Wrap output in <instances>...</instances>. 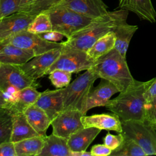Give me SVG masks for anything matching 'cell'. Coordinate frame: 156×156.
Returning a JSON list of instances; mask_svg holds the SVG:
<instances>
[{
    "label": "cell",
    "instance_id": "obj_1",
    "mask_svg": "<svg viewBox=\"0 0 156 156\" xmlns=\"http://www.w3.org/2000/svg\"><path fill=\"white\" fill-rule=\"evenodd\" d=\"M155 78L146 82L134 81L126 89L119 92L114 99H110L105 107L117 115L121 121H144V93Z\"/></svg>",
    "mask_w": 156,
    "mask_h": 156
},
{
    "label": "cell",
    "instance_id": "obj_2",
    "mask_svg": "<svg viewBox=\"0 0 156 156\" xmlns=\"http://www.w3.org/2000/svg\"><path fill=\"white\" fill-rule=\"evenodd\" d=\"M128 12L124 9L108 12L74 33L62 44L87 52L98 39L108 32L113 31L120 23L127 21Z\"/></svg>",
    "mask_w": 156,
    "mask_h": 156
},
{
    "label": "cell",
    "instance_id": "obj_3",
    "mask_svg": "<svg viewBox=\"0 0 156 156\" xmlns=\"http://www.w3.org/2000/svg\"><path fill=\"white\" fill-rule=\"evenodd\" d=\"M91 68L99 78L112 83L119 92L128 87L135 80L129 69L126 58L115 48L96 60Z\"/></svg>",
    "mask_w": 156,
    "mask_h": 156
},
{
    "label": "cell",
    "instance_id": "obj_4",
    "mask_svg": "<svg viewBox=\"0 0 156 156\" xmlns=\"http://www.w3.org/2000/svg\"><path fill=\"white\" fill-rule=\"evenodd\" d=\"M98 75L91 68L77 77L63 89V110H77L86 115V105L88 94Z\"/></svg>",
    "mask_w": 156,
    "mask_h": 156
},
{
    "label": "cell",
    "instance_id": "obj_5",
    "mask_svg": "<svg viewBox=\"0 0 156 156\" xmlns=\"http://www.w3.org/2000/svg\"><path fill=\"white\" fill-rule=\"evenodd\" d=\"M46 12L50 17L52 30L62 34L67 38L96 19L77 13L61 5H57Z\"/></svg>",
    "mask_w": 156,
    "mask_h": 156
},
{
    "label": "cell",
    "instance_id": "obj_6",
    "mask_svg": "<svg viewBox=\"0 0 156 156\" xmlns=\"http://www.w3.org/2000/svg\"><path fill=\"white\" fill-rule=\"evenodd\" d=\"M121 133L136 142L147 155H156V129L151 125L138 121H121Z\"/></svg>",
    "mask_w": 156,
    "mask_h": 156
},
{
    "label": "cell",
    "instance_id": "obj_7",
    "mask_svg": "<svg viewBox=\"0 0 156 156\" xmlns=\"http://www.w3.org/2000/svg\"><path fill=\"white\" fill-rule=\"evenodd\" d=\"M94 62V61L88 57L87 52L63 45L59 57L48 69L45 75L49 74L56 69L77 73L91 68Z\"/></svg>",
    "mask_w": 156,
    "mask_h": 156
},
{
    "label": "cell",
    "instance_id": "obj_8",
    "mask_svg": "<svg viewBox=\"0 0 156 156\" xmlns=\"http://www.w3.org/2000/svg\"><path fill=\"white\" fill-rule=\"evenodd\" d=\"M2 44H11L16 46L32 51L35 55L62 47V43L52 42L43 39L38 34L24 30L16 33L0 41Z\"/></svg>",
    "mask_w": 156,
    "mask_h": 156
},
{
    "label": "cell",
    "instance_id": "obj_9",
    "mask_svg": "<svg viewBox=\"0 0 156 156\" xmlns=\"http://www.w3.org/2000/svg\"><path fill=\"white\" fill-rule=\"evenodd\" d=\"M36 80L29 78L19 65L1 63L0 65V90L2 92L9 87L21 90L27 87L38 88Z\"/></svg>",
    "mask_w": 156,
    "mask_h": 156
},
{
    "label": "cell",
    "instance_id": "obj_10",
    "mask_svg": "<svg viewBox=\"0 0 156 156\" xmlns=\"http://www.w3.org/2000/svg\"><path fill=\"white\" fill-rule=\"evenodd\" d=\"M83 115L77 110H66L60 113L52 121V133L66 139L83 127L81 118Z\"/></svg>",
    "mask_w": 156,
    "mask_h": 156
},
{
    "label": "cell",
    "instance_id": "obj_11",
    "mask_svg": "<svg viewBox=\"0 0 156 156\" xmlns=\"http://www.w3.org/2000/svg\"><path fill=\"white\" fill-rule=\"evenodd\" d=\"M61 48L54 49L35 55L27 62L19 66L26 76L34 80H37L45 76L46 71L59 57Z\"/></svg>",
    "mask_w": 156,
    "mask_h": 156
},
{
    "label": "cell",
    "instance_id": "obj_12",
    "mask_svg": "<svg viewBox=\"0 0 156 156\" xmlns=\"http://www.w3.org/2000/svg\"><path fill=\"white\" fill-rule=\"evenodd\" d=\"M35 15L18 12L0 20V41L20 31L27 30Z\"/></svg>",
    "mask_w": 156,
    "mask_h": 156
},
{
    "label": "cell",
    "instance_id": "obj_13",
    "mask_svg": "<svg viewBox=\"0 0 156 156\" xmlns=\"http://www.w3.org/2000/svg\"><path fill=\"white\" fill-rule=\"evenodd\" d=\"M58 5L92 18L102 16L108 12L102 0H63Z\"/></svg>",
    "mask_w": 156,
    "mask_h": 156
},
{
    "label": "cell",
    "instance_id": "obj_14",
    "mask_svg": "<svg viewBox=\"0 0 156 156\" xmlns=\"http://www.w3.org/2000/svg\"><path fill=\"white\" fill-rule=\"evenodd\" d=\"M63 88L54 90H47L41 94L34 105L41 108L52 121L63 110Z\"/></svg>",
    "mask_w": 156,
    "mask_h": 156
},
{
    "label": "cell",
    "instance_id": "obj_15",
    "mask_svg": "<svg viewBox=\"0 0 156 156\" xmlns=\"http://www.w3.org/2000/svg\"><path fill=\"white\" fill-rule=\"evenodd\" d=\"M116 93H119V91L112 83L101 79L100 83L95 88H92L88 94L86 112L94 107H105L111 97Z\"/></svg>",
    "mask_w": 156,
    "mask_h": 156
},
{
    "label": "cell",
    "instance_id": "obj_16",
    "mask_svg": "<svg viewBox=\"0 0 156 156\" xmlns=\"http://www.w3.org/2000/svg\"><path fill=\"white\" fill-rule=\"evenodd\" d=\"M81 121L84 127H93L101 130H113L117 133L122 132L121 121L115 114H95L90 116L83 115Z\"/></svg>",
    "mask_w": 156,
    "mask_h": 156
},
{
    "label": "cell",
    "instance_id": "obj_17",
    "mask_svg": "<svg viewBox=\"0 0 156 156\" xmlns=\"http://www.w3.org/2000/svg\"><path fill=\"white\" fill-rule=\"evenodd\" d=\"M120 9L130 11L136 14L141 20L151 23L156 21V11L151 0H118Z\"/></svg>",
    "mask_w": 156,
    "mask_h": 156
},
{
    "label": "cell",
    "instance_id": "obj_18",
    "mask_svg": "<svg viewBox=\"0 0 156 156\" xmlns=\"http://www.w3.org/2000/svg\"><path fill=\"white\" fill-rule=\"evenodd\" d=\"M35 55L29 49H25L11 44L0 43V62L1 63L21 65Z\"/></svg>",
    "mask_w": 156,
    "mask_h": 156
},
{
    "label": "cell",
    "instance_id": "obj_19",
    "mask_svg": "<svg viewBox=\"0 0 156 156\" xmlns=\"http://www.w3.org/2000/svg\"><path fill=\"white\" fill-rule=\"evenodd\" d=\"M101 130L96 127H82L73 133L68 139L71 152L85 151Z\"/></svg>",
    "mask_w": 156,
    "mask_h": 156
},
{
    "label": "cell",
    "instance_id": "obj_20",
    "mask_svg": "<svg viewBox=\"0 0 156 156\" xmlns=\"http://www.w3.org/2000/svg\"><path fill=\"white\" fill-rule=\"evenodd\" d=\"M40 135L30 126L22 112L13 113V126L10 141L13 143Z\"/></svg>",
    "mask_w": 156,
    "mask_h": 156
},
{
    "label": "cell",
    "instance_id": "obj_21",
    "mask_svg": "<svg viewBox=\"0 0 156 156\" xmlns=\"http://www.w3.org/2000/svg\"><path fill=\"white\" fill-rule=\"evenodd\" d=\"M23 112L33 129L40 135L46 136V130L51 123L47 114L34 104L27 107Z\"/></svg>",
    "mask_w": 156,
    "mask_h": 156
},
{
    "label": "cell",
    "instance_id": "obj_22",
    "mask_svg": "<svg viewBox=\"0 0 156 156\" xmlns=\"http://www.w3.org/2000/svg\"><path fill=\"white\" fill-rule=\"evenodd\" d=\"M39 156H71L68 139L53 133L45 136L43 147Z\"/></svg>",
    "mask_w": 156,
    "mask_h": 156
},
{
    "label": "cell",
    "instance_id": "obj_23",
    "mask_svg": "<svg viewBox=\"0 0 156 156\" xmlns=\"http://www.w3.org/2000/svg\"><path fill=\"white\" fill-rule=\"evenodd\" d=\"M137 29V26L129 24L124 21L118 24L113 30L116 38L115 48L124 58H126L130 41Z\"/></svg>",
    "mask_w": 156,
    "mask_h": 156
},
{
    "label": "cell",
    "instance_id": "obj_24",
    "mask_svg": "<svg viewBox=\"0 0 156 156\" xmlns=\"http://www.w3.org/2000/svg\"><path fill=\"white\" fill-rule=\"evenodd\" d=\"M44 137L36 136L14 143L16 156H39L43 147Z\"/></svg>",
    "mask_w": 156,
    "mask_h": 156
},
{
    "label": "cell",
    "instance_id": "obj_25",
    "mask_svg": "<svg viewBox=\"0 0 156 156\" xmlns=\"http://www.w3.org/2000/svg\"><path fill=\"white\" fill-rule=\"evenodd\" d=\"M115 35L111 31L98 39L87 51L88 57L93 61L107 54L115 46Z\"/></svg>",
    "mask_w": 156,
    "mask_h": 156
},
{
    "label": "cell",
    "instance_id": "obj_26",
    "mask_svg": "<svg viewBox=\"0 0 156 156\" xmlns=\"http://www.w3.org/2000/svg\"><path fill=\"white\" fill-rule=\"evenodd\" d=\"M34 87H27L20 90L18 92L17 101L10 107L14 112H22L28 107L34 105L38 100L41 92Z\"/></svg>",
    "mask_w": 156,
    "mask_h": 156
},
{
    "label": "cell",
    "instance_id": "obj_27",
    "mask_svg": "<svg viewBox=\"0 0 156 156\" xmlns=\"http://www.w3.org/2000/svg\"><path fill=\"white\" fill-rule=\"evenodd\" d=\"M13 113L9 107H0V143L10 141Z\"/></svg>",
    "mask_w": 156,
    "mask_h": 156
},
{
    "label": "cell",
    "instance_id": "obj_28",
    "mask_svg": "<svg viewBox=\"0 0 156 156\" xmlns=\"http://www.w3.org/2000/svg\"><path fill=\"white\" fill-rule=\"evenodd\" d=\"M112 156H144L147 155L144 150L133 140L124 137L121 145L112 151Z\"/></svg>",
    "mask_w": 156,
    "mask_h": 156
},
{
    "label": "cell",
    "instance_id": "obj_29",
    "mask_svg": "<svg viewBox=\"0 0 156 156\" xmlns=\"http://www.w3.org/2000/svg\"><path fill=\"white\" fill-rule=\"evenodd\" d=\"M27 30L36 34L52 30V23L48 13L43 12L37 15L29 25Z\"/></svg>",
    "mask_w": 156,
    "mask_h": 156
},
{
    "label": "cell",
    "instance_id": "obj_30",
    "mask_svg": "<svg viewBox=\"0 0 156 156\" xmlns=\"http://www.w3.org/2000/svg\"><path fill=\"white\" fill-rule=\"evenodd\" d=\"M63 0H32L24 12L37 15L58 5Z\"/></svg>",
    "mask_w": 156,
    "mask_h": 156
},
{
    "label": "cell",
    "instance_id": "obj_31",
    "mask_svg": "<svg viewBox=\"0 0 156 156\" xmlns=\"http://www.w3.org/2000/svg\"><path fill=\"white\" fill-rule=\"evenodd\" d=\"M71 76L72 73L63 69H56L49 74V79L55 88H61L69 84Z\"/></svg>",
    "mask_w": 156,
    "mask_h": 156
},
{
    "label": "cell",
    "instance_id": "obj_32",
    "mask_svg": "<svg viewBox=\"0 0 156 156\" xmlns=\"http://www.w3.org/2000/svg\"><path fill=\"white\" fill-rule=\"evenodd\" d=\"M21 11V0H0V20Z\"/></svg>",
    "mask_w": 156,
    "mask_h": 156
},
{
    "label": "cell",
    "instance_id": "obj_33",
    "mask_svg": "<svg viewBox=\"0 0 156 156\" xmlns=\"http://www.w3.org/2000/svg\"><path fill=\"white\" fill-rule=\"evenodd\" d=\"M144 122L152 126L156 123V97L145 103Z\"/></svg>",
    "mask_w": 156,
    "mask_h": 156
},
{
    "label": "cell",
    "instance_id": "obj_34",
    "mask_svg": "<svg viewBox=\"0 0 156 156\" xmlns=\"http://www.w3.org/2000/svg\"><path fill=\"white\" fill-rule=\"evenodd\" d=\"M124 140V136L121 133L118 135H113L109 132L103 138L104 144L112 151L119 147Z\"/></svg>",
    "mask_w": 156,
    "mask_h": 156
},
{
    "label": "cell",
    "instance_id": "obj_35",
    "mask_svg": "<svg viewBox=\"0 0 156 156\" xmlns=\"http://www.w3.org/2000/svg\"><path fill=\"white\" fill-rule=\"evenodd\" d=\"M112 150L104 144L94 145L90 151L91 156H107L110 155Z\"/></svg>",
    "mask_w": 156,
    "mask_h": 156
},
{
    "label": "cell",
    "instance_id": "obj_36",
    "mask_svg": "<svg viewBox=\"0 0 156 156\" xmlns=\"http://www.w3.org/2000/svg\"><path fill=\"white\" fill-rule=\"evenodd\" d=\"M0 156H16L15 143L12 141L0 143Z\"/></svg>",
    "mask_w": 156,
    "mask_h": 156
},
{
    "label": "cell",
    "instance_id": "obj_37",
    "mask_svg": "<svg viewBox=\"0 0 156 156\" xmlns=\"http://www.w3.org/2000/svg\"><path fill=\"white\" fill-rule=\"evenodd\" d=\"M38 35L40 36L43 39L47 41H52V42H57L58 41H61L63 39V38L65 37L62 34L54 30L41 33Z\"/></svg>",
    "mask_w": 156,
    "mask_h": 156
},
{
    "label": "cell",
    "instance_id": "obj_38",
    "mask_svg": "<svg viewBox=\"0 0 156 156\" xmlns=\"http://www.w3.org/2000/svg\"><path fill=\"white\" fill-rule=\"evenodd\" d=\"M156 97V77L152 82V83L148 87L144 93V98L146 102H149L151 99Z\"/></svg>",
    "mask_w": 156,
    "mask_h": 156
},
{
    "label": "cell",
    "instance_id": "obj_39",
    "mask_svg": "<svg viewBox=\"0 0 156 156\" xmlns=\"http://www.w3.org/2000/svg\"><path fill=\"white\" fill-rule=\"evenodd\" d=\"M71 156H91V152L88 151H79V152H71Z\"/></svg>",
    "mask_w": 156,
    "mask_h": 156
},
{
    "label": "cell",
    "instance_id": "obj_40",
    "mask_svg": "<svg viewBox=\"0 0 156 156\" xmlns=\"http://www.w3.org/2000/svg\"><path fill=\"white\" fill-rule=\"evenodd\" d=\"M32 0H21V11L24 12L26 8L30 4Z\"/></svg>",
    "mask_w": 156,
    "mask_h": 156
},
{
    "label": "cell",
    "instance_id": "obj_41",
    "mask_svg": "<svg viewBox=\"0 0 156 156\" xmlns=\"http://www.w3.org/2000/svg\"><path fill=\"white\" fill-rule=\"evenodd\" d=\"M0 105H1L2 107L7 106V103L5 101L4 97V94L1 90H0Z\"/></svg>",
    "mask_w": 156,
    "mask_h": 156
},
{
    "label": "cell",
    "instance_id": "obj_42",
    "mask_svg": "<svg viewBox=\"0 0 156 156\" xmlns=\"http://www.w3.org/2000/svg\"><path fill=\"white\" fill-rule=\"evenodd\" d=\"M152 126H153V127L156 129V123H155V124H153V125H152Z\"/></svg>",
    "mask_w": 156,
    "mask_h": 156
},
{
    "label": "cell",
    "instance_id": "obj_43",
    "mask_svg": "<svg viewBox=\"0 0 156 156\" xmlns=\"http://www.w3.org/2000/svg\"><path fill=\"white\" fill-rule=\"evenodd\" d=\"M1 62H0V65H1Z\"/></svg>",
    "mask_w": 156,
    "mask_h": 156
},
{
    "label": "cell",
    "instance_id": "obj_44",
    "mask_svg": "<svg viewBox=\"0 0 156 156\" xmlns=\"http://www.w3.org/2000/svg\"><path fill=\"white\" fill-rule=\"evenodd\" d=\"M2 107V106H1V105H0V107Z\"/></svg>",
    "mask_w": 156,
    "mask_h": 156
}]
</instances>
